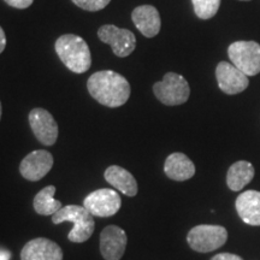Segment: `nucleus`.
<instances>
[{"instance_id":"f257e3e1","label":"nucleus","mask_w":260,"mask_h":260,"mask_svg":"<svg viewBox=\"0 0 260 260\" xmlns=\"http://www.w3.org/2000/svg\"><path fill=\"white\" fill-rule=\"evenodd\" d=\"M87 88L93 99L112 109L124 105L130 96L128 80L113 70L94 73L87 81Z\"/></svg>"},{"instance_id":"f03ea898","label":"nucleus","mask_w":260,"mask_h":260,"mask_svg":"<svg viewBox=\"0 0 260 260\" xmlns=\"http://www.w3.org/2000/svg\"><path fill=\"white\" fill-rule=\"evenodd\" d=\"M54 50L65 67L75 74L86 73L92 65V54L88 45L79 35H61L57 39Z\"/></svg>"},{"instance_id":"7ed1b4c3","label":"nucleus","mask_w":260,"mask_h":260,"mask_svg":"<svg viewBox=\"0 0 260 260\" xmlns=\"http://www.w3.org/2000/svg\"><path fill=\"white\" fill-rule=\"evenodd\" d=\"M92 214L86 210L84 206L79 205H68L61 207L52 216L53 224H60L64 222H69L73 224V229L68 235V239L71 242L82 243L86 242L90 236L93 235L95 223H94Z\"/></svg>"},{"instance_id":"20e7f679","label":"nucleus","mask_w":260,"mask_h":260,"mask_svg":"<svg viewBox=\"0 0 260 260\" xmlns=\"http://www.w3.org/2000/svg\"><path fill=\"white\" fill-rule=\"evenodd\" d=\"M153 93L164 105L177 106L189 99L190 87L183 76L176 73H168L162 81L154 83Z\"/></svg>"},{"instance_id":"39448f33","label":"nucleus","mask_w":260,"mask_h":260,"mask_svg":"<svg viewBox=\"0 0 260 260\" xmlns=\"http://www.w3.org/2000/svg\"><path fill=\"white\" fill-rule=\"evenodd\" d=\"M228 240V232L222 225L201 224L194 226L187 235V242L193 251L209 253L222 247Z\"/></svg>"},{"instance_id":"423d86ee","label":"nucleus","mask_w":260,"mask_h":260,"mask_svg":"<svg viewBox=\"0 0 260 260\" xmlns=\"http://www.w3.org/2000/svg\"><path fill=\"white\" fill-rule=\"evenodd\" d=\"M230 61L247 76L260 73V45L255 41H236L228 48Z\"/></svg>"},{"instance_id":"0eeeda50","label":"nucleus","mask_w":260,"mask_h":260,"mask_svg":"<svg viewBox=\"0 0 260 260\" xmlns=\"http://www.w3.org/2000/svg\"><path fill=\"white\" fill-rule=\"evenodd\" d=\"M83 206L92 216L105 218L115 216L118 212L122 206V200L117 191L103 188L87 195L83 200Z\"/></svg>"},{"instance_id":"6e6552de","label":"nucleus","mask_w":260,"mask_h":260,"mask_svg":"<svg viewBox=\"0 0 260 260\" xmlns=\"http://www.w3.org/2000/svg\"><path fill=\"white\" fill-rule=\"evenodd\" d=\"M98 38L104 44L110 45L115 56L125 58L133 53L136 47L134 32L128 29L118 28L113 24H105L98 30Z\"/></svg>"},{"instance_id":"1a4fd4ad","label":"nucleus","mask_w":260,"mask_h":260,"mask_svg":"<svg viewBox=\"0 0 260 260\" xmlns=\"http://www.w3.org/2000/svg\"><path fill=\"white\" fill-rule=\"evenodd\" d=\"M29 124L40 144L45 146L56 144L58 139V124L47 110L40 107L32 109L29 113Z\"/></svg>"},{"instance_id":"9d476101","label":"nucleus","mask_w":260,"mask_h":260,"mask_svg":"<svg viewBox=\"0 0 260 260\" xmlns=\"http://www.w3.org/2000/svg\"><path fill=\"white\" fill-rule=\"evenodd\" d=\"M216 79L222 92L235 95L248 87V76L237 69L235 65L228 61H220L216 68Z\"/></svg>"},{"instance_id":"9b49d317","label":"nucleus","mask_w":260,"mask_h":260,"mask_svg":"<svg viewBox=\"0 0 260 260\" xmlns=\"http://www.w3.org/2000/svg\"><path fill=\"white\" fill-rule=\"evenodd\" d=\"M53 167V157L48 151L38 149L25 155L19 165V172L25 180L37 182L44 178Z\"/></svg>"},{"instance_id":"f8f14e48","label":"nucleus","mask_w":260,"mask_h":260,"mask_svg":"<svg viewBox=\"0 0 260 260\" xmlns=\"http://www.w3.org/2000/svg\"><path fill=\"white\" fill-rule=\"evenodd\" d=\"M128 237L122 228L107 225L100 234V252L105 260H121L124 255Z\"/></svg>"},{"instance_id":"ddd939ff","label":"nucleus","mask_w":260,"mask_h":260,"mask_svg":"<svg viewBox=\"0 0 260 260\" xmlns=\"http://www.w3.org/2000/svg\"><path fill=\"white\" fill-rule=\"evenodd\" d=\"M21 260H63V251L54 241L38 237L25 243Z\"/></svg>"},{"instance_id":"4468645a","label":"nucleus","mask_w":260,"mask_h":260,"mask_svg":"<svg viewBox=\"0 0 260 260\" xmlns=\"http://www.w3.org/2000/svg\"><path fill=\"white\" fill-rule=\"evenodd\" d=\"M135 27L146 38H154L161 28V19L158 10L152 5H141L132 12Z\"/></svg>"},{"instance_id":"2eb2a0df","label":"nucleus","mask_w":260,"mask_h":260,"mask_svg":"<svg viewBox=\"0 0 260 260\" xmlns=\"http://www.w3.org/2000/svg\"><path fill=\"white\" fill-rule=\"evenodd\" d=\"M236 211L246 224L260 225V191L247 190L236 199Z\"/></svg>"},{"instance_id":"dca6fc26","label":"nucleus","mask_w":260,"mask_h":260,"mask_svg":"<svg viewBox=\"0 0 260 260\" xmlns=\"http://www.w3.org/2000/svg\"><path fill=\"white\" fill-rule=\"evenodd\" d=\"M164 172L170 180L178 182L187 181L195 175V165L186 154L176 152L167 158Z\"/></svg>"},{"instance_id":"f3484780","label":"nucleus","mask_w":260,"mask_h":260,"mask_svg":"<svg viewBox=\"0 0 260 260\" xmlns=\"http://www.w3.org/2000/svg\"><path fill=\"white\" fill-rule=\"evenodd\" d=\"M104 177L107 183L111 184L116 189H118L126 197H135L138 194V182L135 177L124 168L118 167V165H111L105 170Z\"/></svg>"},{"instance_id":"a211bd4d","label":"nucleus","mask_w":260,"mask_h":260,"mask_svg":"<svg viewBox=\"0 0 260 260\" xmlns=\"http://www.w3.org/2000/svg\"><path fill=\"white\" fill-rule=\"evenodd\" d=\"M254 168L249 161L234 162L226 174V184L234 191H240L254 177Z\"/></svg>"},{"instance_id":"6ab92c4d","label":"nucleus","mask_w":260,"mask_h":260,"mask_svg":"<svg viewBox=\"0 0 260 260\" xmlns=\"http://www.w3.org/2000/svg\"><path fill=\"white\" fill-rule=\"evenodd\" d=\"M56 187L47 186L41 189L34 198V210L41 216H53L61 207V203L54 199Z\"/></svg>"},{"instance_id":"aec40b11","label":"nucleus","mask_w":260,"mask_h":260,"mask_svg":"<svg viewBox=\"0 0 260 260\" xmlns=\"http://www.w3.org/2000/svg\"><path fill=\"white\" fill-rule=\"evenodd\" d=\"M194 12L201 19H210L218 12L220 0H191Z\"/></svg>"},{"instance_id":"412c9836","label":"nucleus","mask_w":260,"mask_h":260,"mask_svg":"<svg viewBox=\"0 0 260 260\" xmlns=\"http://www.w3.org/2000/svg\"><path fill=\"white\" fill-rule=\"evenodd\" d=\"M71 2L76 6H79L80 9L86 10V11L95 12L106 8L111 0H71Z\"/></svg>"},{"instance_id":"4be33fe9","label":"nucleus","mask_w":260,"mask_h":260,"mask_svg":"<svg viewBox=\"0 0 260 260\" xmlns=\"http://www.w3.org/2000/svg\"><path fill=\"white\" fill-rule=\"evenodd\" d=\"M6 4L15 9H27L32 4L34 0H4Z\"/></svg>"},{"instance_id":"5701e85b","label":"nucleus","mask_w":260,"mask_h":260,"mask_svg":"<svg viewBox=\"0 0 260 260\" xmlns=\"http://www.w3.org/2000/svg\"><path fill=\"white\" fill-rule=\"evenodd\" d=\"M211 260H243L241 256L232 254V253H219V254L214 255Z\"/></svg>"},{"instance_id":"b1692460","label":"nucleus","mask_w":260,"mask_h":260,"mask_svg":"<svg viewBox=\"0 0 260 260\" xmlns=\"http://www.w3.org/2000/svg\"><path fill=\"white\" fill-rule=\"evenodd\" d=\"M6 46V37H5V32L3 30V28L0 27V53L5 50Z\"/></svg>"},{"instance_id":"393cba45","label":"nucleus","mask_w":260,"mask_h":260,"mask_svg":"<svg viewBox=\"0 0 260 260\" xmlns=\"http://www.w3.org/2000/svg\"><path fill=\"white\" fill-rule=\"evenodd\" d=\"M10 259V253L4 249H0V260H9Z\"/></svg>"},{"instance_id":"a878e982","label":"nucleus","mask_w":260,"mask_h":260,"mask_svg":"<svg viewBox=\"0 0 260 260\" xmlns=\"http://www.w3.org/2000/svg\"><path fill=\"white\" fill-rule=\"evenodd\" d=\"M2 103H0V118H2Z\"/></svg>"},{"instance_id":"bb28decb","label":"nucleus","mask_w":260,"mask_h":260,"mask_svg":"<svg viewBox=\"0 0 260 260\" xmlns=\"http://www.w3.org/2000/svg\"><path fill=\"white\" fill-rule=\"evenodd\" d=\"M241 2H251V0H241Z\"/></svg>"}]
</instances>
